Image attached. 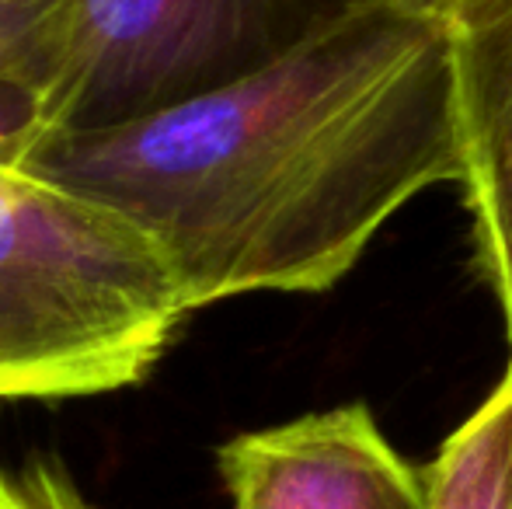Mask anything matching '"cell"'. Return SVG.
Masks as SVG:
<instances>
[{
  "label": "cell",
  "mask_w": 512,
  "mask_h": 509,
  "mask_svg": "<svg viewBox=\"0 0 512 509\" xmlns=\"http://www.w3.org/2000/svg\"><path fill=\"white\" fill-rule=\"evenodd\" d=\"M189 314L147 234L35 150L0 185V401L143 384Z\"/></svg>",
  "instance_id": "2"
},
{
  "label": "cell",
  "mask_w": 512,
  "mask_h": 509,
  "mask_svg": "<svg viewBox=\"0 0 512 509\" xmlns=\"http://www.w3.org/2000/svg\"><path fill=\"white\" fill-rule=\"evenodd\" d=\"M0 509H98L56 457L32 454L11 464L0 457Z\"/></svg>",
  "instance_id": "8"
},
{
  "label": "cell",
  "mask_w": 512,
  "mask_h": 509,
  "mask_svg": "<svg viewBox=\"0 0 512 509\" xmlns=\"http://www.w3.org/2000/svg\"><path fill=\"white\" fill-rule=\"evenodd\" d=\"M432 509H512V360L429 464Z\"/></svg>",
  "instance_id": "6"
},
{
  "label": "cell",
  "mask_w": 512,
  "mask_h": 509,
  "mask_svg": "<svg viewBox=\"0 0 512 509\" xmlns=\"http://www.w3.org/2000/svg\"><path fill=\"white\" fill-rule=\"evenodd\" d=\"M478 269L485 272L512 349V0H443Z\"/></svg>",
  "instance_id": "5"
},
{
  "label": "cell",
  "mask_w": 512,
  "mask_h": 509,
  "mask_svg": "<svg viewBox=\"0 0 512 509\" xmlns=\"http://www.w3.org/2000/svg\"><path fill=\"white\" fill-rule=\"evenodd\" d=\"M422 4H443V0H422Z\"/></svg>",
  "instance_id": "9"
},
{
  "label": "cell",
  "mask_w": 512,
  "mask_h": 509,
  "mask_svg": "<svg viewBox=\"0 0 512 509\" xmlns=\"http://www.w3.org/2000/svg\"><path fill=\"white\" fill-rule=\"evenodd\" d=\"M216 464L234 509H432L429 468L359 401L234 436Z\"/></svg>",
  "instance_id": "4"
},
{
  "label": "cell",
  "mask_w": 512,
  "mask_h": 509,
  "mask_svg": "<svg viewBox=\"0 0 512 509\" xmlns=\"http://www.w3.org/2000/svg\"><path fill=\"white\" fill-rule=\"evenodd\" d=\"M391 0H74L42 140L227 88L338 21Z\"/></svg>",
  "instance_id": "3"
},
{
  "label": "cell",
  "mask_w": 512,
  "mask_h": 509,
  "mask_svg": "<svg viewBox=\"0 0 512 509\" xmlns=\"http://www.w3.org/2000/svg\"><path fill=\"white\" fill-rule=\"evenodd\" d=\"M74 0H0V88L49 98L67 56Z\"/></svg>",
  "instance_id": "7"
},
{
  "label": "cell",
  "mask_w": 512,
  "mask_h": 509,
  "mask_svg": "<svg viewBox=\"0 0 512 509\" xmlns=\"http://www.w3.org/2000/svg\"><path fill=\"white\" fill-rule=\"evenodd\" d=\"M35 161L133 220L192 314L324 293L411 199L460 182L450 21L366 7L227 88L39 140Z\"/></svg>",
  "instance_id": "1"
}]
</instances>
